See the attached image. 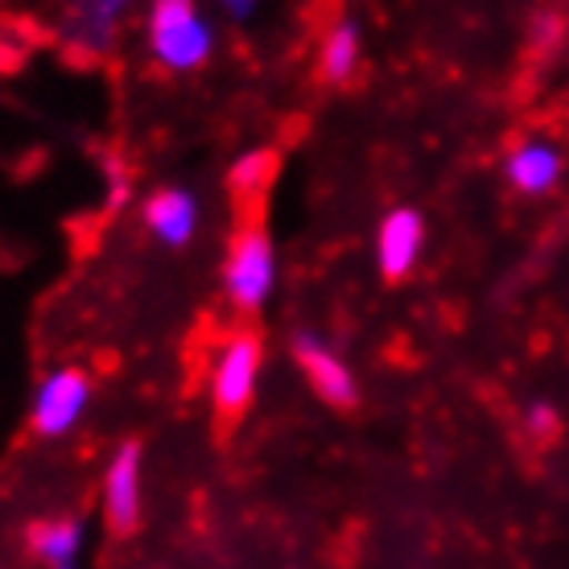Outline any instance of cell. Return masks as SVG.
<instances>
[{
    "mask_svg": "<svg viewBox=\"0 0 569 569\" xmlns=\"http://www.w3.org/2000/svg\"><path fill=\"white\" fill-rule=\"evenodd\" d=\"M144 46L161 71L194 74L214 58L219 33L199 0H149L144 9Z\"/></svg>",
    "mask_w": 569,
    "mask_h": 569,
    "instance_id": "obj_1",
    "label": "cell"
},
{
    "mask_svg": "<svg viewBox=\"0 0 569 569\" xmlns=\"http://www.w3.org/2000/svg\"><path fill=\"white\" fill-rule=\"evenodd\" d=\"M281 281V257L260 219H243L223 252V298L236 313L252 318L272 301Z\"/></svg>",
    "mask_w": 569,
    "mask_h": 569,
    "instance_id": "obj_2",
    "label": "cell"
},
{
    "mask_svg": "<svg viewBox=\"0 0 569 569\" xmlns=\"http://www.w3.org/2000/svg\"><path fill=\"white\" fill-rule=\"evenodd\" d=\"M260 368H264V339L257 330H228L219 347L211 351V368H207V397L219 417H240L252 400H257Z\"/></svg>",
    "mask_w": 569,
    "mask_h": 569,
    "instance_id": "obj_3",
    "label": "cell"
},
{
    "mask_svg": "<svg viewBox=\"0 0 569 569\" xmlns=\"http://www.w3.org/2000/svg\"><path fill=\"white\" fill-rule=\"evenodd\" d=\"M91 397H96V380H91L87 368H79V363L50 368L38 380V388H33V400H29V429H33V438H67L87 417Z\"/></svg>",
    "mask_w": 569,
    "mask_h": 569,
    "instance_id": "obj_4",
    "label": "cell"
},
{
    "mask_svg": "<svg viewBox=\"0 0 569 569\" xmlns=\"http://www.w3.org/2000/svg\"><path fill=\"white\" fill-rule=\"evenodd\" d=\"M100 512L112 532H132L144 512V450L137 441H120L103 467Z\"/></svg>",
    "mask_w": 569,
    "mask_h": 569,
    "instance_id": "obj_5",
    "label": "cell"
},
{
    "mask_svg": "<svg viewBox=\"0 0 569 569\" xmlns=\"http://www.w3.org/2000/svg\"><path fill=\"white\" fill-rule=\"evenodd\" d=\"M293 359H298L306 385L313 388V397L322 400V405H330V409H351L359 400L356 371H351V363L322 335L301 330L298 339H293Z\"/></svg>",
    "mask_w": 569,
    "mask_h": 569,
    "instance_id": "obj_6",
    "label": "cell"
},
{
    "mask_svg": "<svg viewBox=\"0 0 569 569\" xmlns=\"http://www.w3.org/2000/svg\"><path fill=\"white\" fill-rule=\"evenodd\" d=\"M426 240V214L417 207H392V211L380 214V228H376V269H380V277L405 281L421 264Z\"/></svg>",
    "mask_w": 569,
    "mask_h": 569,
    "instance_id": "obj_7",
    "label": "cell"
},
{
    "mask_svg": "<svg viewBox=\"0 0 569 569\" xmlns=\"http://www.w3.org/2000/svg\"><path fill=\"white\" fill-rule=\"evenodd\" d=\"M141 223L161 248L182 252L186 243H194V236H199L202 207L194 199V190H186V186H161V190H153L144 199Z\"/></svg>",
    "mask_w": 569,
    "mask_h": 569,
    "instance_id": "obj_8",
    "label": "cell"
},
{
    "mask_svg": "<svg viewBox=\"0 0 569 569\" xmlns=\"http://www.w3.org/2000/svg\"><path fill=\"white\" fill-rule=\"evenodd\" d=\"M566 173V153L557 149L553 141L545 137H525L516 141L503 157V178L512 186L516 194H528V199H541L549 194Z\"/></svg>",
    "mask_w": 569,
    "mask_h": 569,
    "instance_id": "obj_9",
    "label": "cell"
},
{
    "mask_svg": "<svg viewBox=\"0 0 569 569\" xmlns=\"http://www.w3.org/2000/svg\"><path fill=\"white\" fill-rule=\"evenodd\" d=\"M137 0H67V17H62V29L71 38L74 50L83 54H103L112 50V42L120 38V26L124 17L132 13Z\"/></svg>",
    "mask_w": 569,
    "mask_h": 569,
    "instance_id": "obj_10",
    "label": "cell"
},
{
    "mask_svg": "<svg viewBox=\"0 0 569 569\" xmlns=\"http://www.w3.org/2000/svg\"><path fill=\"white\" fill-rule=\"evenodd\" d=\"M29 553L42 569H83L87 525L79 516H50L29 528Z\"/></svg>",
    "mask_w": 569,
    "mask_h": 569,
    "instance_id": "obj_11",
    "label": "cell"
},
{
    "mask_svg": "<svg viewBox=\"0 0 569 569\" xmlns=\"http://www.w3.org/2000/svg\"><path fill=\"white\" fill-rule=\"evenodd\" d=\"M363 67V33L356 21H335L318 42V74L335 87H347Z\"/></svg>",
    "mask_w": 569,
    "mask_h": 569,
    "instance_id": "obj_12",
    "label": "cell"
},
{
    "mask_svg": "<svg viewBox=\"0 0 569 569\" xmlns=\"http://www.w3.org/2000/svg\"><path fill=\"white\" fill-rule=\"evenodd\" d=\"M277 178V153L272 149H243L228 170V190L236 199H260Z\"/></svg>",
    "mask_w": 569,
    "mask_h": 569,
    "instance_id": "obj_13",
    "label": "cell"
},
{
    "mask_svg": "<svg viewBox=\"0 0 569 569\" xmlns=\"http://www.w3.org/2000/svg\"><path fill=\"white\" fill-rule=\"evenodd\" d=\"M525 426H528V433L549 438V433L557 429V409L549 405V400H532V405H525Z\"/></svg>",
    "mask_w": 569,
    "mask_h": 569,
    "instance_id": "obj_14",
    "label": "cell"
},
{
    "mask_svg": "<svg viewBox=\"0 0 569 569\" xmlns=\"http://www.w3.org/2000/svg\"><path fill=\"white\" fill-rule=\"evenodd\" d=\"M124 199H129V173L120 170V166H108V202L120 207Z\"/></svg>",
    "mask_w": 569,
    "mask_h": 569,
    "instance_id": "obj_15",
    "label": "cell"
},
{
    "mask_svg": "<svg viewBox=\"0 0 569 569\" xmlns=\"http://www.w3.org/2000/svg\"><path fill=\"white\" fill-rule=\"evenodd\" d=\"M223 9H228V17H236V21H248V17L260 9V0H219Z\"/></svg>",
    "mask_w": 569,
    "mask_h": 569,
    "instance_id": "obj_16",
    "label": "cell"
}]
</instances>
